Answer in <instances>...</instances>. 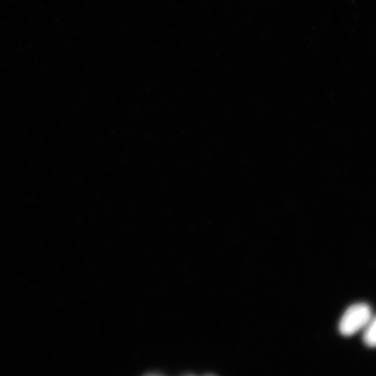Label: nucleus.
<instances>
[{"mask_svg":"<svg viewBox=\"0 0 376 376\" xmlns=\"http://www.w3.org/2000/svg\"><path fill=\"white\" fill-rule=\"evenodd\" d=\"M370 307L364 303L350 306L343 315L339 323V331L345 336H350L364 329L372 318Z\"/></svg>","mask_w":376,"mask_h":376,"instance_id":"f257e3e1","label":"nucleus"},{"mask_svg":"<svg viewBox=\"0 0 376 376\" xmlns=\"http://www.w3.org/2000/svg\"><path fill=\"white\" fill-rule=\"evenodd\" d=\"M364 343L370 347H376V316L370 319L364 328L363 335Z\"/></svg>","mask_w":376,"mask_h":376,"instance_id":"f03ea898","label":"nucleus"}]
</instances>
